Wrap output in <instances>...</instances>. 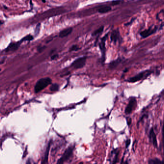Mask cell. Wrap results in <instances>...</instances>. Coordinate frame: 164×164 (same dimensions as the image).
Masks as SVG:
<instances>
[{"instance_id":"1","label":"cell","mask_w":164,"mask_h":164,"mask_svg":"<svg viewBox=\"0 0 164 164\" xmlns=\"http://www.w3.org/2000/svg\"><path fill=\"white\" fill-rule=\"evenodd\" d=\"M52 82V79L49 77H44L39 79L36 83L35 88L34 91L35 93H38L43 90L45 88L51 84Z\"/></svg>"},{"instance_id":"2","label":"cell","mask_w":164,"mask_h":164,"mask_svg":"<svg viewBox=\"0 0 164 164\" xmlns=\"http://www.w3.org/2000/svg\"><path fill=\"white\" fill-rule=\"evenodd\" d=\"M74 148L72 146L69 147L64 152L62 156L58 160L57 164H63L69 159L73 153Z\"/></svg>"},{"instance_id":"3","label":"cell","mask_w":164,"mask_h":164,"mask_svg":"<svg viewBox=\"0 0 164 164\" xmlns=\"http://www.w3.org/2000/svg\"><path fill=\"white\" fill-rule=\"evenodd\" d=\"M86 61L87 57L86 56L80 57L76 59L72 63L71 66L76 69L82 68L86 65Z\"/></svg>"},{"instance_id":"4","label":"cell","mask_w":164,"mask_h":164,"mask_svg":"<svg viewBox=\"0 0 164 164\" xmlns=\"http://www.w3.org/2000/svg\"><path fill=\"white\" fill-rule=\"evenodd\" d=\"M151 74V72H149V71H143L142 72H141L140 73H139L138 74L136 75V76H134V77H131V78H130L127 81L131 83H134V82H136L137 81H138L140 80H141L143 78H144V77H145V76H148V75H149Z\"/></svg>"},{"instance_id":"5","label":"cell","mask_w":164,"mask_h":164,"mask_svg":"<svg viewBox=\"0 0 164 164\" xmlns=\"http://www.w3.org/2000/svg\"><path fill=\"white\" fill-rule=\"evenodd\" d=\"M108 36V34H106L104 37H103L101 39V42L99 44V48L101 50V52L102 54V60L103 62H104V61L105 60V56H106L105 44H106V41L107 40Z\"/></svg>"},{"instance_id":"6","label":"cell","mask_w":164,"mask_h":164,"mask_svg":"<svg viewBox=\"0 0 164 164\" xmlns=\"http://www.w3.org/2000/svg\"><path fill=\"white\" fill-rule=\"evenodd\" d=\"M136 105H137L136 100L135 98L131 99L125 110V114L126 115H129L131 114L132 112L136 108Z\"/></svg>"},{"instance_id":"7","label":"cell","mask_w":164,"mask_h":164,"mask_svg":"<svg viewBox=\"0 0 164 164\" xmlns=\"http://www.w3.org/2000/svg\"><path fill=\"white\" fill-rule=\"evenodd\" d=\"M157 30V27H155L153 28L152 27L149 28L147 30H145L144 31L140 33V35L142 38H146L149 36L152 35L153 33H155Z\"/></svg>"},{"instance_id":"8","label":"cell","mask_w":164,"mask_h":164,"mask_svg":"<svg viewBox=\"0 0 164 164\" xmlns=\"http://www.w3.org/2000/svg\"><path fill=\"white\" fill-rule=\"evenodd\" d=\"M149 138L150 141L153 144V146L155 147H157V142L156 140V134L154 131L153 128H152L149 131Z\"/></svg>"},{"instance_id":"9","label":"cell","mask_w":164,"mask_h":164,"mask_svg":"<svg viewBox=\"0 0 164 164\" xmlns=\"http://www.w3.org/2000/svg\"><path fill=\"white\" fill-rule=\"evenodd\" d=\"M22 43L20 41L16 44L15 43H11L8 47L6 49V52H9V51H14L16 50L19 47L20 45Z\"/></svg>"},{"instance_id":"10","label":"cell","mask_w":164,"mask_h":164,"mask_svg":"<svg viewBox=\"0 0 164 164\" xmlns=\"http://www.w3.org/2000/svg\"><path fill=\"white\" fill-rule=\"evenodd\" d=\"M72 31H73V28H68L62 30L59 33V36L61 38H64L66 36H68L69 35H70L72 32Z\"/></svg>"},{"instance_id":"11","label":"cell","mask_w":164,"mask_h":164,"mask_svg":"<svg viewBox=\"0 0 164 164\" xmlns=\"http://www.w3.org/2000/svg\"><path fill=\"white\" fill-rule=\"evenodd\" d=\"M119 37H120L119 32L117 31V30H114L112 32L111 34V36H110L111 41L114 42V43H116L117 42V41L119 40Z\"/></svg>"},{"instance_id":"12","label":"cell","mask_w":164,"mask_h":164,"mask_svg":"<svg viewBox=\"0 0 164 164\" xmlns=\"http://www.w3.org/2000/svg\"><path fill=\"white\" fill-rule=\"evenodd\" d=\"M50 147V142L49 143L48 146L47 147L46 151L45 153L44 159L43 160V161L42 162V164H46V163H48V156H49V154Z\"/></svg>"},{"instance_id":"13","label":"cell","mask_w":164,"mask_h":164,"mask_svg":"<svg viewBox=\"0 0 164 164\" xmlns=\"http://www.w3.org/2000/svg\"><path fill=\"white\" fill-rule=\"evenodd\" d=\"M111 10V8L110 6H103V7L100 8L98 10V12L99 13L104 14V13H106L109 12Z\"/></svg>"},{"instance_id":"14","label":"cell","mask_w":164,"mask_h":164,"mask_svg":"<svg viewBox=\"0 0 164 164\" xmlns=\"http://www.w3.org/2000/svg\"><path fill=\"white\" fill-rule=\"evenodd\" d=\"M120 60L119 59H117L115 61H114L113 62H112L110 65H109V68L110 69H114L115 67H116L119 64V63H120Z\"/></svg>"},{"instance_id":"15","label":"cell","mask_w":164,"mask_h":164,"mask_svg":"<svg viewBox=\"0 0 164 164\" xmlns=\"http://www.w3.org/2000/svg\"><path fill=\"white\" fill-rule=\"evenodd\" d=\"M148 163L149 164H164V162L161 161L160 159L158 158H154L150 159L149 160Z\"/></svg>"},{"instance_id":"16","label":"cell","mask_w":164,"mask_h":164,"mask_svg":"<svg viewBox=\"0 0 164 164\" xmlns=\"http://www.w3.org/2000/svg\"><path fill=\"white\" fill-rule=\"evenodd\" d=\"M50 89L51 91H56L59 89V85L57 83H53L51 84Z\"/></svg>"},{"instance_id":"17","label":"cell","mask_w":164,"mask_h":164,"mask_svg":"<svg viewBox=\"0 0 164 164\" xmlns=\"http://www.w3.org/2000/svg\"><path fill=\"white\" fill-rule=\"evenodd\" d=\"M33 39H34V37L33 36L31 35H28L22 39L20 42L22 43V42H25V41H31L33 40Z\"/></svg>"},{"instance_id":"18","label":"cell","mask_w":164,"mask_h":164,"mask_svg":"<svg viewBox=\"0 0 164 164\" xmlns=\"http://www.w3.org/2000/svg\"><path fill=\"white\" fill-rule=\"evenodd\" d=\"M104 30V27H101L100 28H99V29H98L97 30H96L93 34V36H96L97 35H99V34L102 33L103 31Z\"/></svg>"},{"instance_id":"19","label":"cell","mask_w":164,"mask_h":164,"mask_svg":"<svg viewBox=\"0 0 164 164\" xmlns=\"http://www.w3.org/2000/svg\"><path fill=\"white\" fill-rule=\"evenodd\" d=\"M79 49L78 46L76 45H74L71 47L70 49V51H77Z\"/></svg>"},{"instance_id":"20","label":"cell","mask_w":164,"mask_h":164,"mask_svg":"<svg viewBox=\"0 0 164 164\" xmlns=\"http://www.w3.org/2000/svg\"><path fill=\"white\" fill-rule=\"evenodd\" d=\"M40 24H38L37 26V27H36V30H35V34H38L39 32V30H40Z\"/></svg>"},{"instance_id":"21","label":"cell","mask_w":164,"mask_h":164,"mask_svg":"<svg viewBox=\"0 0 164 164\" xmlns=\"http://www.w3.org/2000/svg\"><path fill=\"white\" fill-rule=\"evenodd\" d=\"M130 143H131V140H127L126 142V148H127V147L129 146V145L130 144Z\"/></svg>"},{"instance_id":"22","label":"cell","mask_w":164,"mask_h":164,"mask_svg":"<svg viewBox=\"0 0 164 164\" xmlns=\"http://www.w3.org/2000/svg\"><path fill=\"white\" fill-rule=\"evenodd\" d=\"M58 57V55H52L51 57V60H55V59H56L57 57Z\"/></svg>"},{"instance_id":"23","label":"cell","mask_w":164,"mask_h":164,"mask_svg":"<svg viewBox=\"0 0 164 164\" xmlns=\"http://www.w3.org/2000/svg\"><path fill=\"white\" fill-rule=\"evenodd\" d=\"M46 47H40L39 48V49H38V51H39V52H42V51H43V50H44V49Z\"/></svg>"},{"instance_id":"24","label":"cell","mask_w":164,"mask_h":164,"mask_svg":"<svg viewBox=\"0 0 164 164\" xmlns=\"http://www.w3.org/2000/svg\"><path fill=\"white\" fill-rule=\"evenodd\" d=\"M43 2H46V0H41Z\"/></svg>"},{"instance_id":"25","label":"cell","mask_w":164,"mask_h":164,"mask_svg":"<svg viewBox=\"0 0 164 164\" xmlns=\"http://www.w3.org/2000/svg\"><path fill=\"white\" fill-rule=\"evenodd\" d=\"M0 70H1V69H0Z\"/></svg>"},{"instance_id":"26","label":"cell","mask_w":164,"mask_h":164,"mask_svg":"<svg viewBox=\"0 0 164 164\" xmlns=\"http://www.w3.org/2000/svg\"><path fill=\"white\" fill-rule=\"evenodd\" d=\"M0 25H1V24H0Z\"/></svg>"}]
</instances>
